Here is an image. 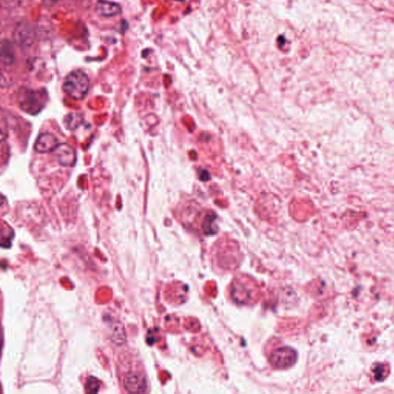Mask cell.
Segmentation results:
<instances>
[{
	"instance_id": "6da1fadb",
	"label": "cell",
	"mask_w": 394,
	"mask_h": 394,
	"mask_svg": "<svg viewBox=\"0 0 394 394\" xmlns=\"http://www.w3.org/2000/svg\"><path fill=\"white\" fill-rule=\"evenodd\" d=\"M17 99L21 110L29 114L36 115L46 107L48 94L44 90L23 88L18 93Z\"/></svg>"
},
{
	"instance_id": "7a4b0ae2",
	"label": "cell",
	"mask_w": 394,
	"mask_h": 394,
	"mask_svg": "<svg viewBox=\"0 0 394 394\" xmlns=\"http://www.w3.org/2000/svg\"><path fill=\"white\" fill-rule=\"evenodd\" d=\"M90 87L88 75L83 71L75 70L66 77L63 90L72 99L82 100L88 94Z\"/></svg>"
},
{
	"instance_id": "3957f363",
	"label": "cell",
	"mask_w": 394,
	"mask_h": 394,
	"mask_svg": "<svg viewBox=\"0 0 394 394\" xmlns=\"http://www.w3.org/2000/svg\"><path fill=\"white\" fill-rule=\"evenodd\" d=\"M297 360V353L290 347H281L274 350L270 356V361L277 368H288Z\"/></svg>"
},
{
	"instance_id": "277c9868",
	"label": "cell",
	"mask_w": 394,
	"mask_h": 394,
	"mask_svg": "<svg viewBox=\"0 0 394 394\" xmlns=\"http://www.w3.org/2000/svg\"><path fill=\"white\" fill-rule=\"evenodd\" d=\"M14 40L16 44L22 47H27L33 44L35 40V33L28 24L21 23L15 30Z\"/></svg>"
},
{
	"instance_id": "5b68a950",
	"label": "cell",
	"mask_w": 394,
	"mask_h": 394,
	"mask_svg": "<svg viewBox=\"0 0 394 394\" xmlns=\"http://www.w3.org/2000/svg\"><path fill=\"white\" fill-rule=\"evenodd\" d=\"M125 389L129 392H146L147 382L146 378L139 373L133 372L128 374L124 380Z\"/></svg>"
},
{
	"instance_id": "8992f818",
	"label": "cell",
	"mask_w": 394,
	"mask_h": 394,
	"mask_svg": "<svg viewBox=\"0 0 394 394\" xmlns=\"http://www.w3.org/2000/svg\"><path fill=\"white\" fill-rule=\"evenodd\" d=\"M58 140L54 134L44 133L38 137L34 145V149L39 153L54 152L58 146Z\"/></svg>"
},
{
	"instance_id": "52a82bcc",
	"label": "cell",
	"mask_w": 394,
	"mask_h": 394,
	"mask_svg": "<svg viewBox=\"0 0 394 394\" xmlns=\"http://www.w3.org/2000/svg\"><path fill=\"white\" fill-rule=\"evenodd\" d=\"M59 162L65 167H72L76 161V153L75 149L69 144H59L54 150Z\"/></svg>"
},
{
	"instance_id": "ba28073f",
	"label": "cell",
	"mask_w": 394,
	"mask_h": 394,
	"mask_svg": "<svg viewBox=\"0 0 394 394\" xmlns=\"http://www.w3.org/2000/svg\"><path fill=\"white\" fill-rule=\"evenodd\" d=\"M96 10L98 14L103 17H113L122 13L120 4L108 0H99L96 3Z\"/></svg>"
},
{
	"instance_id": "9c48e42d",
	"label": "cell",
	"mask_w": 394,
	"mask_h": 394,
	"mask_svg": "<svg viewBox=\"0 0 394 394\" xmlns=\"http://www.w3.org/2000/svg\"><path fill=\"white\" fill-rule=\"evenodd\" d=\"M15 50L13 43L9 39H4L1 43V62L4 66H11L14 61Z\"/></svg>"
},
{
	"instance_id": "30bf717a",
	"label": "cell",
	"mask_w": 394,
	"mask_h": 394,
	"mask_svg": "<svg viewBox=\"0 0 394 394\" xmlns=\"http://www.w3.org/2000/svg\"><path fill=\"white\" fill-rule=\"evenodd\" d=\"M83 117L80 113H70L66 116L64 124L69 130H74L82 123Z\"/></svg>"
},
{
	"instance_id": "8fae6325",
	"label": "cell",
	"mask_w": 394,
	"mask_h": 394,
	"mask_svg": "<svg viewBox=\"0 0 394 394\" xmlns=\"http://www.w3.org/2000/svg\"><path fill=\"white\" fill-rule=\"evenodd\" d=\"M100 389V382L94 377H89L85 384L86 392L88 393H97Z\"/></svg>"
},
{
	"instance_id": "7c38bea8",
	"label": "cell",
	"mask_w": 394,
	"mask_h": 394,
	"mask_svg": "<svg viewBox=\"0 0 394 394\" xmlns=\"http://www.w3.org/2000/svg\"><path fill=\"white\" fill-rule=\"evenodd\" d=\"M376 380H383V374H384V367L382 365H377L374 371Z\"/></svg>"
},
{
	"instance_id": "4fadbf2b",
	"label": "cell",
	"mask_w": 394,
	"mask_h": 394,
	"mask_svg": "<svg viewBox=\"0 0 394 394\" xmlns=\"http://www.w3.org/2000/svg\"><path fill=\"white\" fill-rule=\"evenodd\" d=\"M176 1H179V2H183L184 0H176Z\"/></svg>"
}]
</instances>
